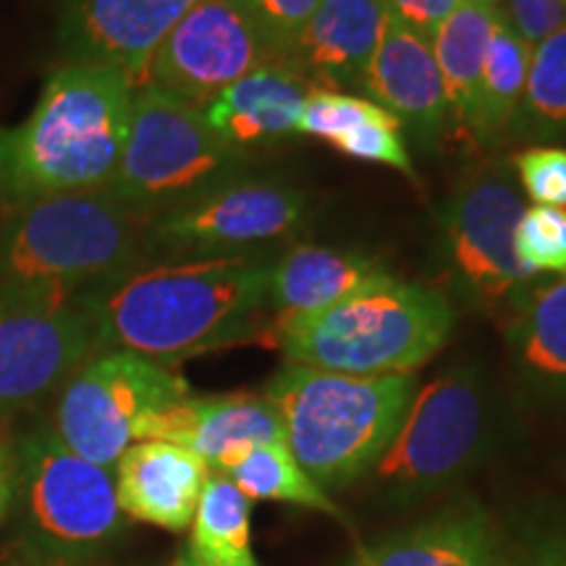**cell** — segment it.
I'll list each match as a JSON object with an SVG mask.
<instances>
[{
    "instance_id": "obj_20",
    "label": "cell",
    "mask_w": 566,
    "mask_h": 566,
    "mask_svg": "<svg viewBox=\"0 0 566 566\" xmlns=\"http://www.w3.org/2000/svg\"><path fill=\"white\" fill-rule=\"evenodd\" d=\"M388 13V0H321L286 61L315 87L363 90Z\"/></svg>"
},
{
    "instance_id": "obj_6",
    "label": "cell",
    "mask_w": 566,
    "mask_h": 566,
    "mask_svg": "<svg viewBox=\"0 0 566 566\" xmlns=\"http://www.w3.org/2000/svg\"><path fill=\"white\" fill-rule=\"evenodd\" d=\"M13 522L32 562L80 564L108 551L124 535L126 516L116 478L69 449L51 420L17 433Z\"/></svg>"
},
{
    "instance_id": "obj_28",
    "label": "cell",
    "mask_w": 566,
    "mask_h": 566,
    "mask_svg": "<svg viewBox=\"0 0 566 566\" xmlns=\"http://www.w3.org/2000/svg\"><path fill=\"white\" fill-rule=\"evenodd\" d=\"M509 134L548 145L566 142V27L533 48L527 87Z\"/></svg>"
},
{
    "instance_id": "obj_31",
    "label": "cell",
    "mask_w": 566,
    "mask_h": 566,
    "mask_svg": "<svg viewBox=\"0 0 566 566\" xmlns=\"http://www.w3.org/2000/svg\"><path fill=\"white\" fill-rule=\"evenodd\" d=\"M501 13L527 48L541 45L566 27V0H504Z\"/></svg>"
},
{
    "instance_id": "obj_19",
    "label": "cell",
    "mask_w": 566,
    "mask_h": 566,
    "mask_svg": "<svg viewBox=\"0 0 566 566\" xmlns=\"http://www.w3.org/2000/svg\"><path fill=\"white\" fill-rule=\"evenodd\" d=\"M346 566H514L499 527L478 504H457L365 543Z\"/></svg>"
},
{
    "instance_id": "obj_18",
    "label": "cell",
    "mask_w": 566,
    "mask_h": 566,
    "mask_svg": "<svg viewBox=\"0 0 566 566\" xmlns=\"http://www.w3.org/2000/svg\"><path fill=\"white\" fill-rule=\"evenodd\" d=\"M210 472V467L184 446L137 441L113 467L118 506L126 520L184 533L192 525Z\"/></svg>"
},
{
    "instance_id": "obj_37",
    "label": "cell",
    "mask_w": 566,
    "mask_h": 566,
    "mask_svg": "<svg viewBox=\"0 0 566 566\" xmlns=\"http://www.w3.org/2000/svg\"><path fill=\"white\" fill-rule=\"evenodd\" d=\"M27 566H80V564H53V562H30Z\"/></svg>"
},
{
    "instance_id": "obj_22",
    "label": "cell",
    "mask_w": 566,
    "mask_h": 566,
    "mask_svg": "<svg viewBox=\"0 0 566 566\" xmlns=\"http://www.w3.org/2000/svg\"><path fill=\"white\" fill-rule=\"evenodd\" d=\"M514 373L533 399L566 407V275L530 283L506 310Z\"/></svg>"
},
{
    "instance_id": "obj_11",
    "label": "cell",
    "mask_w": 566,
    "mask_h": 566,
    "mask_svg": "<svg viewBox=\"0 0 566 566\" xmlns=\"http://www.w3.org/2000/svg\"><path fill=\"white\" fill-rule=\"evenodd\" d=\"M95 352L80 294L0 286V428L59 394Z\"/></svg>"
},
{
    "instance_id": "obj_30",
    "label": "cell",
    "mask_w": 566,
    "mask_h": 566,
    "mask_svg": "<svg viewBox=\"0 0 566 566\" xmlns=\"http://www.w3.org/2000/svg\"><path fill=\"white\" fill-rule=\"evenodd\" d=\"M522 192L537 205L566 210V147L533 145L514 155Z\"/></svg>"
},
{
    "instance_id": "obj_32",
    "label": "cell",
    "mask_w": 566,
    "mask_h": 566,
    "mask_svg": "<svg viewBox=\"0 0 566 566\" xmlns=\"http://www.w3.org/2000/svg\"><path fill=\"white\" fill-rule=\"evenodd\" d=\"M250 11L258 17L265 32L271 34L283 59L292 51L296 34L304 30L321 0H244Z\"/></svg>"
},
{
    "instance_id": "obj_15",
    "label": "cell",
    "mask_w": 566,
    "mask_h": 566,
    "mask_svg": "<svg viewBox=\"0 0 566 566\" xmlns=\"http://www.w3.org/2000/svg\"><path fill=\"white\" fill-rule=\"evenodd\" d=\"M137 441H166L189 449L212 472H226L239 457L263 443H286L281 417L258 394L187 396L176 405L142 417Z\"/></svg>"
},
{
    "instance_id": "obj_34",
    "label": "cell",
    "mask_w": 566,
    "mask_h": 566,
    "mask_svg": "<svg viewBox=\"0 0 566 566\" xmlns=\"http://www.w3.org/2000/svg\"><path fill=\"white\" fill-rule=\"evenodd\" d=\"M13 495H17V433L11 424L0 428V525L13 512Z\"/></svg>"
},
{
    "instance_id": "obj_21",
    "label": "cell",
    "mask_w": 566,
    "mask_h": 566,
    "mask_svg": "<svg viewBox=\"0 0 566 566\" xmlns=\"http://www.w3.org/2000/svg\"><path fill=\"white\" fill-rule=\"evenodd\" d=\"M386 268L359 252L294 244L271 265L268 286V342H275L281 325L323 313L367 283L380 279Z\"/></svg>"
},
{
    "instance_id": "obj_36",
    "label": "cell",
    "mask_w": 566,
    "mask_h": 566,
    "mask_svg": "<svg viewBox=\"0 0 566 566\" xmlns=\"http://www.w3.org/2000/svg\"><path fill=\"white\" fill-rule=\"evenodd\" d=\"M171 566H205V564H200V562H195V558L187 554V548H184V551H181V554L174 558V564H171ZM258 566H260V564H258Z\"/></svg>"
},
{
    "instance_id": "obj_16",
    "label": "cell",
    "mask_w": 566,
    "mask_h": 566,
    "mask_svg": "<svg viewBox=\"0 0 566 566\" xmlns=\"http://www.w3.org/2000/svg\"><path fill=\"white\" fill-rule=\"evenodd\" d=\"M363 90L420 142H436L443 134L449 105L433 45L391 13L367 66Z\"/></svg>"
},
{
    "instance_id": "obj_1",
    "label": "cell",
    "mask_w": 566,
    "mask_h": 566,
    "mask_svg": "<svg viewBox=\"0 0 566 566\" xmlns=\"http://www.w3.org/2000/svg\"><path fill=\"white\" fill-rule=\"evenodd\" d=\"M271 265L258 252L142 260L80 292L97 352L171 367L197 354L268 338Z\"/></svg>"
},
{
    "instance_id": "obj_33",
    "label": "cell",
    "mask_w": 566,
    "mask_h": 566,
    "mask_svg": "<svg viewBox=\"0 0 566 566\" xmlns=\"http://www.w3.org/2000/svg\"><path fill=\"white\" fill-rule=\"evenodd\" d=\"M459 0H388V11L409 30L433 40L441 21L457 9Z\"/></svg>"
},
{
    "instance_id": "obj_17",
    "label": "cell",
    "mask_w": 566,
    "mask_h": 566,
    "mask_svg": "<svg viewBox=\"0 0 566 566\" xmlns=\"http://www.w3.org/2000/svg\"><path fill=\"white\" fill-rule=\"evenodd\" d=\"M313 87L292 61H275L229 84L200 105V113L226 147L250 158L254 147L296 134V122Z\"/></svg>"
},
{
    "instance_id": "obj_23",
    "label": "cell",
    "mask_w": 566,
    "mask_h": 566,
    "mask_svg": "<svg viewBox=\"0 0 566 566\" xmlns=\"http://www.w3.org/2000/svg\"><path fill=\"white\" fill-rule=\"evenodd\" d=\"M296 134L328 142L346 158L378 163L415 179L399 118L370 97L313 87L296 122Z\"/></svg>"
},
{
    "instance_id": "obj_24",
    "label": "cell",
    "mask_w": 566,
    "mask_h": 566,
    "mask_svg": "<svg viewBox=\"0 0 566 566\" xmlns=\"http://www.w3.org/2000/svg\"><path fill=\"white\" fill-rule=\"evenodd\" d=\"M495 21H499L495 6L459 0L457 9L441 21L430 40L443 80L449 116H454L459 129L467 134H470L472 113H475L478 84Z\"/></svg>"
},
{
    "instance_id": "obj_27",
    "label": "cell",
    "mask_w": 566,
    "mask_h": 566,
    "mask_svg": "<svg viewBox=\"0 0 566 566\" xmlns=\"http://www.w3.org/2000/svg\"><path fill=\"white\" fill-rule=\"evenodd\" d=\"M231 483L250 501H273V504H292L310 512L328 514L334 520H346L342 509L328 491H323L302 464L296 462L286 443L254 446L223 472Z\"/></svg>"
},
{
    "instance_id": "obj_10",
    "label": "cell",
    "mask_w": 566,
    "mask_h": 566,
    "mask_svg": "<svg viewBox=\"0 0 566 566\" xmlns=\"http://www.w3.org/2000/svg\"><path fill=\"white\" fill-rule=\"evenodd\" d=\"M525 212L504 166H488L459 184L443 212V275L451 292L483 310L512 307L533 283L514 254V229Z\"/></svg>"
},
{
    "instance_id": "obj_5",
    "label": "cell",
    "mask_w": 566,
    "mask_h": 566,
    "mask_svg": "<svg viewBox=\"0 0 566 566\" xmlns=\"http://www.w3.org/2000/svg\"><path fill=\"white\" fill-rule=\"evenodd\" d=\"M145 229L108 189L0 205V286L80 294L142 263Z\"/></svg>"
},
{
    "instance_id": "obj_9",
    "label": "cell",
    "mask_w": 566,
    "mask_h": 566,
    "mask_svg": "<svg viewBox=\"0 0 566 566\" xmlns=\"http://www.w3.org/2000/svg\"><path fill=\"white\" fill-rule=\"evenodd\" d=\"M192 396L171 367L132 352H95L55 394L51 428L74 454L116 467L142 417Z\"/></svg>"
},
{
    "instance_id": "obj_39",
    "label": "cell",
    "mask_w": 566,
    "mask_h": 566,
    "mask_svg": "<svg viewBox=\"0 0 566 566\" xmlns=\"http://www.w3.org/2000/svg\"><path fill=\"white\" fill-rule=\"evenodd\" d=\"M13 566H27V564H13Z\"/></svg>"
},
{
    "instance_id": "obj_8",
    "label": "cell",
    "mask_w": 566,
    "mask_h": 566,
    "mask_svg": "<svg viewBox=\"0 0 566 566\" xmlns=\"http://www.w3.org/2000/svg\"><path fill=\"white\" fill-rule=\"evenodd\" d=\"M495 436V405L485 375L457 365L417 388L394 441L370 470L388 501L412 504L475 470Z\"/></svg>"
},
{
    "instance_id": "obj_38",
    "label": "cell",
    "mask_w": 566,
    "mask_h": 566,
    "mask_svg": "<svg viewBox=\"0 0 566 566\" xmlns=\"http://www.w3.org/2000/svg\"><path fill=\"white\" fill-rule=\"evenodd\" d=\"M470 3H480V6H495V9H499V3H501V0H470Z\"/></svg>"
},
{
    "instance_id": "obj_25",
    "label": "cell",
    "mask_w": 566,
    "mask_h": 566,
    "mask_svg": "<svg viewBox=\"0 0 566 566\" xmlns=\"http://www.w3.org/2000/svg\"><path fill=\"white\" fill-rule=\"evenodd\" d=\"M530 61H533V48L516 38L499 9V21H495L491 42H488L475 113H472L470 124V137L478 139L480 145H493L512 129L527 87Z\"/></svg>"
},
{
    "instance_id": "obj_35",
    "label": "cell",
    "mask_w": 566,
    "mask_h": 566,
    "mask_svg": "<svg viewBox=\"0 0 566 566\" xmlns=\"http://www.w3.org/2000/svg\"><path fill=\"white\" fill-rule=\"evenodd\" d=\"M527 566H566V537H548V541L530 556Z\"/></svg>"
},
{
    "instance_id": "obj_2",
    "label": "cell",
    "mask_w": 566,
    "mask_h": 566,
    "mask_svg": "<svg viewBox=\"0 0 566 566\" xmlns=\"http://www.w3.org/2000/svg\"><path fill=\"white\" fill-rule=\"evenodd\" d=\"M134 90L116 69L61 63L30 116L0 129V205L108 189L129 132Z\"/></svg>"
},
{
    "instance_id": "obj_29",
    "label": "cell",
    "mask_w": 566,
    "mask_h": 566,
    "mask_svg": "<svg viewBox=\"0 0 566 566\" xmlns=\"http://www.w3.org/2000/svg\"><path fill=\"white\" fill-rule=\"evenodd\" d=\"M516 263L527 275H566V210L535 205L525 208L514 229Z\"/></svg>"
},
{
    "instance_id": "obj_13",
    "label": "cell",
    "mask_w": 566,
    "mask_h": 566,
    "mask_svg": "<svg viewBox=\"0 0 566 566\" xmlns=\"http://www.w3.org/2000/svg\"><path fill=\"white\" fill-rule=\"evenodd\" d=\"M286 61L244 0H200L147 63L139 87H155L200 108L268 63Z\"/></svg>"
},
{
    "instance_id": "obj_12",
    "label": "cell",
    "mask_w": 566,
    "mask_h": 566,
    "mask_svg": "<svg viewBox=\"0 0 566 566\" xmlns=\"http://www.w3.org/2000/svg\"><path fill=\"white\" fill-rule=\"evenodd\" d=\"M307 205L292 184L247 174L153 218L145 229V260L252 254L300 231Z\"/></svg>"
},
{
    "instance_id": "obj_26",
    "label": "cell",
    "mask_w": 566,
    "mask_h": 566,
    "mask_svg": "<svg viewBox=\"0 0 566 566\" xmlns=\"http://www.w3.org/2000/svg\"><path fill=\"white\" fill-rule=\"evenodd\" d=\"M252 501L226 478L210 472L192 520L187 554L205 566H258L252 554Z\"/></svg>"
},
{
    "instance_id": "obj_4",
    "label": "cell",
    "mask_w": 566,
    "mask_h": 566,
    "mask_svg": "<svg viewBox=\"0 0 566 566\" xmlns=\"http://www.w3.org/2000/svg\"><path fill=\"white\" fill-rule=\"evenodd\" d=\"M417 394V375L357 378L283 365L265 388L302 470L323 491L367 478Z\"/></svg>"
},
{
    "instance_id": "obj_3",
    "label": "cell",
    "mask_w": 566,
    "mask_h": 566,
    "mask_svg": "<svg viewBox=\"0 0 566 566\" xmlns=\"http://www.w3.org/2000/svg\"><path fill=\"white\" fill-rule=\"evenodd\" d=\"M454 328V307L441 289L380 279L323 313L275 331L286 365L386 378L409 375L436 357Z\"/></svg>"
},
{
    "instance_id": "obj_7",
    "label": "cell",
    "mask_w": 566,
    "mask_h": 566,
    "mask_svg": "<svg viewBox=\"0 0 566 566\" xmlns=\"http://www.w3.org/2000/svg\"><path fill=\"white\" fill-rule=\"evenodd\" d=\"M250 174V158L226 147L197 105L155 87L134 90L129 132L108 192L145 218L171 212Z\"/></svg>"
},
{
    "instance_id": "obj_14",
    "label": "cell",
    "mask_w": 566,
    "mask_h": 566,
    "mask_svg": "<svg viewBox=\"0 0 566 566\" xmlns=\"http://www.w3.org/2000/svg\"><path fill=\"white\" fill-rule=\"evenodd\" d=\"M200 0H61L55 40L61 63L122 71L134 87L160 42Z\"/></svg>"
}]
</instances>
